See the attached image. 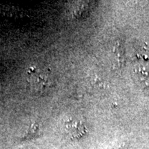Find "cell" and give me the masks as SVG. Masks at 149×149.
<instances>
[{"instance_id": "cell-1", "label": "cell", "mask_w": 149, "mask_h": 149, "mask_svg": "<svg viewBox=\"0 0 149 149\" xmlns=\"http://www.w3.org/2000/svg\"><path fill=\"white\" fill-rule=\"evenodd\" d=\"M26 86L32 94L45 95L53 88L54 79L48 69L32 66L26 72Z\"/></svg>"}, {"instance_id": "cell-2", "label": "cell", "mask_w": 149, "mask_h": 149, "mask_svg": "<svg viewBox=\"0 0 149 149\" xmlns=\"http://www.w3.org/2000/svg\"><path fill=\"white\" fill-rule=\"evenodd\" d=\"M66 131L72 139H79L86 135V128L80 121L70 120L66 123Z\"/></svg>"}, {"instance_id": "cell-3", "label": "cell", "mask_w": 149, "mask_h": 149, "mask_svg": "<svg viewBox=\"0 0 149 149\" xmlns=\"http://www.w3.org/2000/svg\"><path fill=\"white\" fill-rule=\"evenodd\" d=\"M134 79L138 85L143 88L149 86V66L141 65L133 71Z\"/></svg>"}, {"instance_id": "cell-4", "label": "cell", "mask_w": 149, "mask_h": 149, "mask_svg": "<svg viewBox=\"0 0 149 149\" xmlns=\"http://www.w3.org/2000/svg\"><path fill=\"white\" fill-rule=\"evenodd\" d=\"M37 129V124H33L32 125H31V128H29V133H28L26 135V137H28V138H29V137H32L33 135H35V132H36Z\"/></svg>"}]
</instances>
